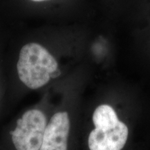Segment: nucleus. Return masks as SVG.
<instances>
[{"mask_svg": "<svg viewBox=\"0 0 150 150\" xmlns=\"http://www.w3.org/2000/svg\"><path fill=\"white\" fill-rule=\"evenodd\" d=\"M17 70L20 81L32 90L40 88L61 74L54 56L35 42L28 43L21 49Z\"/></svg>", "mask_w": 150, "mask_h": 150, "instance_id": "obj_1", "label": "nucleus"}, {"mask_svg": "<svg viewBox=\"0 0 150 150\" xmlns=\"http://www.w3.org/2000/svg\"><path fill=\"white\" fill-rule=\"evenodd\" d=\"M93 121L95 129L88 137L90 150H121L125 147L128 128L119 120L111 106H99L94 111Z\"/></svg>", "mask_w": 150, "mask_h": 150, "instance_id": "obj_2", "label": "nucleus"}, {"mask_svg": "<svg viewBox=\"0 0 150 150\" xmlns=\"http://www.w3.org/2000/svg\"><path fill=\"white\" fill-rule=\"evenodd\" d=\"M47 117L40 110L26 111L18 120L11 138L16 150H39L45 130Z\"/></svg>", "mask_w": 150, "mask_h": 150, "instance_id": "obj_3", "label": "nucleus"}, {"mask_svg": "<svg viewBox=\"0 0 150 150\" xmlns=\"http://www.w3.org/2000/svg\"><path fill=\"white\" fill-rule=\"evenodd\" d=\"M70 122L67 112H56L47 125L39 150H67Z\"/></svg>", "mask_w": 150, "mask_h": 150, "instance_id": "obj_4", "label": "nucleus"}, {"mask_svg": "<svg viewBox=\"0 0 150 150\" xmlns=\"http://www.w3.org/2000/svg\"><path fill=\"white\" fill-rule=\"evenodd\" d=\"M32 1H45V0H32Z\"/></svg>", "mask_w": 150, "mask_h": 150, "instance_id": "obj_5", "label": "nucleus"}]
</instances>
